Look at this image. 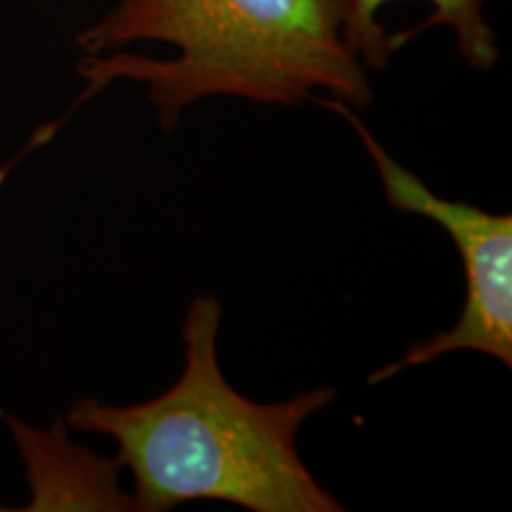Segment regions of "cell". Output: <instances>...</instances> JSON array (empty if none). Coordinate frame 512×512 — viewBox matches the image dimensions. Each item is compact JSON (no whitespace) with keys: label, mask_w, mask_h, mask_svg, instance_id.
Instances as JSON below:
<instances>
[{"label":"cell","mask_w":512,"mask_h":512,"mask_svg":"<svg viewBox=\"0 0 512 512\" xmlns=\"http://www.w3.org/2000/svg\"><path fill=\"white\" fill-rule=\"evenodd\" d=\"M354 0H119L81 31V102L117 79L147 86L162 128L209 95L299 105L323 88L354 110L373 102L349 43Z\"/></svg>","instance_id":"6da1fadb"},{"label":"cell","mask_w":512,"mask_h":512,"mask_svg":"<svg viewBox=\"0 0 512 512\" xmlns=\"http://www.w3.org/2000/svg\"><path fill=\"white\" fill-rule=\"evenodd\" d=\"M221 318L216 297L192 299L181 332L183 373L174 387L136 406L81 399L67 422L117 441V463L136 482V510L162 512L188 501H223L254 512L344 510L297 451L299 430L335 401V387L283 403L249 401L219 366Z\"/></svg>","instance_id":"7a4b0ae2"},{"label":"cell","mask_w":512,"mask_h":512,"mask_svg":"<svg viewBox=\"0 0 512 512\" xmlns=\"http://www.w3.org/2000/svg\"><path fill=\"white\" fill-rule=\"evenodd\" d=\"M313 102L337 112L358 133L394 209L427 216L451 235L465 271V306L458 323L415 342L399 361L370 375L368 384L384 382L401 370L425 366L453 351H479L512 368V216L489 214L475 204L434 195L418 176L389 157L349 105L325 98H313Z\"/></svg>","instance_id":"3957f363"},{"label":"cell","mask_w":512,"mask_h":512,"mask_svg":"<svg viewBox=\"0 0 512 512\" xmlns=\"http://www.w3.org/2000/svg\"><path fill=\"white\" fill-rule=\"evenodd\" d=\"M489 0H354L349 43L366 69H384L394 50L432 27L456 31L460 55L475 69L498 62L496 34L484 17Z\"/></svg>","instance_id":"277c9868"},{"label":"cell","mask_w":512,"mask_h":512,"mask_svg":"<svg viewBox=\"0 0 512 512\" xmlns=\"http://www.w3.org/2000/svg\"><path fill=\"white\" fill-rule=\"evenodd\" d=\"M15 432V439L27 460L29 482L34 498L27 510L60 508H107L136 510L133 496H126L114 486L119 463H102L91 453L72 448L62 430L36 432L22 422L5 415Z\"/></svg>","instance_id":"5b68a950"}]
</instances>
